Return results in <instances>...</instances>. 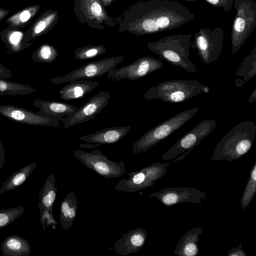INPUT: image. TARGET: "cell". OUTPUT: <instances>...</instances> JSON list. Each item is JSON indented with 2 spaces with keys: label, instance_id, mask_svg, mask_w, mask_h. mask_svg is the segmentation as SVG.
Wrapping results in <instances>:
<instances>
[{
  "label": "cell",
  "instance_id": "6da1fadb",
  "mask_svg": "<svg viewBox=\"0 0 256 256\" xmlns=\"http://www.w3.org/2000/svg\"><path fill=\"white\" fill-rule=\"evenodd\" d=\"M196 19L188 8L173 0H141L119 17V32L142 36L170 30Z\"/></svg>",
  "mask_w": 256,
  "mask_h": 256
},
{
  "label": "cell",
  "instance_id": "7a4b0ae2",
  "mask_svg": "<svg viewBox=\"0 0 256 256\" xmlns=\"http://www.w3.org/2000/svg\"><path fill=\"white\" fill-rule=\"evenodd\" d=\"M256 134V124L250 120L240 122L225 134L216 145L212 162L239 159L252 148Z\"/></svg>",
  "mask_w": 256,
  "mask_h": 256
},
{
  "label": "cell",
  "instance_id": "3957f363",
  "mask_svg": "<svg viewBox=\"0 0 256 256\" xmlns=\"http://www.w3.org/2000/svg\"><path fill=\"white\" fill-rule=\"evenodd\" d=\"M192 34L164 36L155 42L147 43L148 49L158 58L186 70L188 72L197 71L190 60Z\"/></svg>",
  "mask_w": 256,
  "mask_h": 256
},
{
  "label": "cell",
  "instance_id": "277c9868",
  "mask_svg": "<svg viewBox=\"0 0 256 256\" xmlns=\"http://www.w3.org/2000/svg\"><path fill=\"white\" fill-rule=\"evenodd\" d=\"M204 86L196 80H166L149 88L143 96L148 100L158 99L172 104L181 102L200 94Z\"/></svg>",
  "mask_w": 256,
  "mask_h": 256
},
{
  "label": "cell",
  "instance_id": "5b68a950",
  "mask_svg": "<svg viewBox=\"0 0 256 256\" xmlns=\"http://www.w3.org/2000/svg\"><path fill=\"white\" fill-rule=\"evenodd\" d=\"M198 109L199 107L195 106L182 111L155 126L133 144L132 153L146 152L182 127L196 114Z\"/></svg>",
  "mask_w": 256,
  "mask_h": 256
},
{
  "label": "cell",
  "instance_id": "8992f818",
  "mask_svg": "<svg viewBox=\"0 0 256 256\" xmlns=\"http://www.w3.org/2000/svg\"><path fill=\"white\" fill-rule=\"evenodd\" d=\"M236 14L230 34L232 55L242 47L256 26V2L254 0H234Z\"/></svg>",
  "mask_w": 256,
  "mask_h": 256
},
{
  "label": "cell",
  "instance_id": "52a82bcc",
  "mask_svg": "<svg viewBox=\"0 0 256 256\" xmlns=\"http://www.w3.org/2000/svg\"><path fill=\"white\" fill-rule=\"evenodd\" d=\"M74 12L78 21L96 30L114 28L119 22L108 14L100 0H74Z\"/></svg>",
  "mask_w": 256,
  "mask_h": 256
},
{
  "label": "cell",
  "instance_id": "ba28073f",
  "mask_svg": "<svg viewBox=\"0 0 256 256\" xmlns=\"http://www.w3.org/2000/svg\"><path fill=\"white\" fill-rule=\"evenodd\" d=\"M194 37L190 47L197 50L200 60L206 64L216 62L223 48L224 38L223 28L216 27L212 30L202 28L194 34Z\"/></svg>",
  "mask_w": 256,
  "mask_h": 256
},
{
  "label": "cell",
  "instance_id": "9c48e42d",
  "mask_svg": "<svg viewBox=\"0 0 256 256\" xmlns=\"http://www.w3.org/2000/svg\"><path fill=\"white\" fill-rule=\"evenodd\" d=\"M172 162L154 163L138 170L126 173L128 178L120 180L114 188L119 192H134L151 187L165 175Z\"/></svg>",
  "mask_w": 256,
  "mask_h": 256
},
{
  "label": "cell",
  "instance_id": "30bf717a",
  "mask_svg": "<svg viewBox=\"0 0 256 256\" xmlns=\"http://www.w3.org/2000/svg\"><path fill=\"white\" fill-rule=\"evenodd\" d=\"M73 152L74 156L85 166L106 178L120 177L126 173L122 160L116 162L109 160L98 148L92 152L81 150Z\"/></svg>",
  "mask_w": 256,
  "mask_h": 256
},
{
  "label": "cell",
  "instance_id": "8fae6325",
  "mask_svg": "<svg viewBox=\"0 0 256 256\" xmlns=\"http://www.w3.org/2000/svg\"><path fill=\"white\" fill-rule=\"evenodd\" d=\"M217 126L216 120L206 119L200 122L162 156L164 160H172L186 151H191Z\"/></svg>",
  "mask_w": 256,
  "mask_h": 256
},
{
  "label": "cell",
  "instance_id": "7c38bea8",
  "mask_svg": "<svg viewBox=\"0 0 256 256\" xmlns=\"http://www.w3.org/2000/svg\"><path fill=\"white\" fill-rule=\"evenodd\" d=\"M124 58L123 56H115L90 62L62 76L54 78L50 82L54 84H58L101 76L116 68Z\"/></svg>",
  "mask_w": 256,
  "mask_h": 256
},
{
  "label": "cell",
  "instance_id": "4fadbf2b",
  "mask_svg": "<svg viewBox=\"0 0 256 256\" xmlns=\"http://www.w3.org/2000/svg\"><path fill=\"white\" fill-rule=\"evenodd\" d=\"M0 114L18 122L32 126L58 127L62 115H52L33 112L12 105H0Z\"/></svg>",
  "mask_w": 256,
  "mask_h": 256
},
{
  "label": "cell",
  "instance_id": "5bb4252c",
  "mask_svg": "<svg viewBox=\"0 0 256 256\" xmlns=\"http://www.w3.org/2000/svg\"><path fill=\"white\" fill-rule=\"evenodd\" d=\"M163 65L161 61L153 56H144L130 64L108 72L107 78L116 82L124 79L134 80L160 69Z\"/></svg>",
  "mask_w": 256,
  "mask_h": 256
},
{
  "label": "cell",
  "instance_id": "9a60e30c",
  "mask_svg": "<svg viewBox=\"0 0 256 256\" xmlns=\"http://www.w3.org/2000/svg\"><path fill=\"white\" fill-rule=\"evenodd\" d=\"M110 94L100 92L72 114L62 119L63 129L94 120L108 106Z\"/></svg>",
  "mask_w": 256,
  "mask_h": 256
},
{
  "label": "cell",
  "instance_id": "2e32d148",
  "mask_svg": "<svg viewBox=\"0 0 256 256\" xmlns=\"http://www.w3.org/2000/svg\"><path fill=\"white\" fill-rule=\"evenodd\" d=\"M149 196L154 197L167 207L181 202L200 204L207 196L204 192L191 187L167 188L151 193Z\"/></svg>",
  "mask_w": 256,
  "mask_h": 256
},
{
  "label": "cell",
  "instance_id": "e0dca14e",
  "mask_svg": "<svg viewBox=\"0 0 256 256\" xmlns=\"http://www.w3.org/2000/svg\"><path fill=\"white\" fill-rule=\"evenodd\" d=\"M55 184V176L52 173L46 178L38 194V208L40 212V222L44 230L50 226L57 224L52 211L58 190Z\"/></svg>",
  "mask_w": 256,
  "mask_h": 256
},
{
  "label": "cell",
  "instance_id": "ac0fdd59",
  "mask_svg": "<svg viewBox=\"0 0 256 256\" xmlns=\"http://www.w3.org/2000/svg\"><path fill=\"white\" fill-rule=\"evenodd\" d=\"M147 236L146 230L142 228L130 230L116 241L114 249L120 256L136 253L144 246Z\"/></svg>",
  "mask_w": 256,
  "mask_h": 256
},
{
  "label": "cell",
  "instance_id": "d6986e66",
  "mask_svg": "<svg viewBox=\"0 0 256 256\" xmlns=\"http://www.w3.org/2000/svg\"><path fill=\"white\" fill-rule=\"evenodd\" d=\"M130 129V126H113L80 136L78 139L100 146L102 145L114 144L120 140L128 133Z\"/></svg>",
  "mask_w": 256,
  "mask_h": 256
},
{
  "label": "cell",
  "instance_id": "ffe728a7",
  "mask_svg": "<svg viewBox=\"0 0 256 256\" xmlns=\"http://www.w3.org/2000/svg\"><path fill=\"white\" fill-rule=\"evenodd\" d=\"M58 19V11L48 10L44 12L25 32V41L30 42L32 40L48 33L56 24Z\"/></svg>",
  "mask_w": 256,
  "mask_h": 256
},
{
  "label": "cell",
  "instance_id": "44dd1931",
  "mask_svg": "<svg viewBox=\"0 0 256 256\" xmlns=\"http://www.w3.org/2000/svg\"><path fill=\"white\" fill-rule=\"evenodd\" d=\"M99 85L96 81L86 79L72 80L61 89L60 97L64 100L82 98Z\"/></svg>",
  "mask_w": 256,
  "mask_h": 256
},
{
  "label": "cell",
  "instance_id": "7402d4cb",
  "mask_svg": "<svg viewBox=\"0 0 256 256\" xmlns=\"http://www.w3.org/2000/svg\"><path fill=\"white\" fill-rule=\"evenodd\" d=\"M25 32L20 28L8 26L0 33L2 41L6 45L8 52L18 53L27 49L32 42H26L24 40Z\"/></svg>",
  "mask_w": 256,
  "mask_h": 256
},
{
  "label": "cell",
  "instance_id": "603a6c76",
  "mask_svg": "<svg viewBox=\"0 0 256 256\" xmlns=\"http://www.w3.org/2000/svg\"><path fill=\"white\" fill-rule=\"evenodd\" d=\"M202 232L200 227L191 228L180 238L174 250L177 256H196L199 253L198 242Z\"/></svg>",
  "mask_w": 256,
  "mask_h": 256
},
{
  "label": "cell",
  "instance_id": "cb8c5ba5",
  "mask_svg": "<svg viewBox=\"0 0 256 256\" xmlns=\"http://www.w3.org/2000/svg\"><path fill=\"white\" fill-rule=\"evenodd\" d=\"M0 248L4 256H28L31 252L28 240L18 235L6 237Z\"/></svg>",
  "mask_w": 256,
  "mask_h": 256
},
{
  "label": "cell",
  "instance_id": "d4e9b609",
  "mask_svg": "<svg viewBox=\"0 0 256 256\" xmlns=\"http://www.w3.org/2000/svg\"><path fill=\"white\" fill-rule=\"evenodd\" d=\"M78 210V200L74 192H68L60 204V220L61 227L64 230L70 228Z\"/></svg>",
  "mask_w": 256,
  "mask_h": 256
},
{
  "label": "cell",
  "instance_id": "484cf974",
  "mask_svg": "<svg viewBox=\"0 0 256 256\" xmlns=\"http://www.w3.org/2000/svg\"><path fill=\"white\" fill-rule=\"evenodd\" d=\"M34 106L38 108V112L52 115H62L67 116L76 111L78 107L68 104L35 99L32 101Z\"/></svg>",
  "mask_w": 256,
  "mask_h": 256
},
{
  "label": "cell",
  "instance_id": "4316f807",
  "mask_svg": "<svg viewBox=\"0 0 256 256\" xmlns=\"http://www.w3.org/2000/svg\"><path fill=\"white\" fill-rule=\"evenodd\" d=\"M235 74L240 76L234 82L236 87L242 86L256 75V45L243 60Z\"/></svg>",
  "mask_w": 256,
  "mask_h": 256
},
{
  "label": "cell",
  "instance_id": "83f0119b",
  "mask_svg": "<svg viewBox=\"0 0 256 256\" xmlns=\"http://www.w3.org/2000/svg\"><path fill=\"white\" fill-rule=\"evenodd\" d=\"M36 166V163L32 162L12 174L2 184L0 188V194L14 190L22 186L27 180Z\"/></svg>",
  "mask_w": 256,
  "mask_h": 256
},
{
  "label": "cell",
  "instance_id": "f1b7e54d",
  "mask_svg": "<svg viewBox=\"0 0 256 256\" xmlns=\"http://www.w3.org/2000/svg\"><path fill=\"white\" fill-rule=\"evenodd\" d=\"M40 9L39 4L27 6L14 14L6 19V22L9 26L22 28L37 15Z\"/></svg>",
  "mask_w": 256,
  "mask_h": 256
},
{
  "label": "cell",
  "instance_id": "f546056e",
  "mask_svg": "<svg viewBox=\"0 0 256 256\" xmlns=\"http://www.w3.org/2000/svg\"><path fill=\"white\" fill-rule=\"evenodd\" d=\"M36 90L29 85L10 82L0 78V96H24L32 94Z\"/></svg>",
  "mask_w": 256,
  "mask_h": 256
},
{
  "label": "cell",
  "instance_id": "4dcf8cb0",
  "mask_svg": "<svg viewBox=\"0 0 256 256\" xmlns=\"http://www.w3.org/2000/svg\"><path fill=\"white\" fill-rule=\"evenodd\" d=\"M58 55V50L54 46L44 44L34 52L31 58L36 63L50 64L56 59Z\"/></svg>",
  "mask_w": 256,
  "mask_h": 256
},
{
  "label": "cell",
  "instance_id": "1f68e13d",
  "mask_svg": "<svg viewBox=\"0 0 256 256\" xmlns=\"http://www.w3.org/2000/svg\"><path fill=\"white\" fill-rule=\"evenodd\" d=\"M256 193V162L250 170L249 178L240 200V204L245 210L250 204Z\"/></svg>",
  "mask_w": 256,
  "mask_h": 256
},
{
  "label": "cell",
  "instance_id": "d6a6232c",
  "mask_svg": "<svg viewBox=\"0 0 256 256\" xmlns=\"http://www.w3.org/2000/svg\"><path fill=\"white\" fill-rule=\"evenodd\" d=\"M106 52V49L103 44L89 45L76 49L74 52V57L76 60H86Z\"/></svg>",
  "mask_w": 256,
  "mask_h": 256
},
{
  "label": "cell",
  "instance_id": "836d02e7",
  "mask_svg": "<svg viewBox=\"0 0 256 256\" xmlns=\"http://www.w3.org/2000/svg\"><path fill=\"white\" fill-rule=\"evenodd\" d=\"M24 212V208L18 206L0 210V229L10 224L20 218Z\"/></svg>",
  "mask_w": 256,
  "mask_h": 256
},
{
  "label": "cell",
  "instance_id": "e575fe53",
  "mask_svg": "<svg viewBox=\"0 0 256 256\" xmlns=\"http://www.w3.org/2000/svg\"><path fill=\"white\" fill-rule=\"evenodd\" d=\"M188 2H194L198 0H183ZM211 5L222 8L225 12H228L234 4L233 0H204Z\"/></svg>",
  "mask_w": 256,
  "mask_h": 256
},
{
  "label": "cell",
  "instance_id": "d590c367",
  "mask_svg": "<svg viewBox=\"0 0 256 256\" xmlns=\"http://www.w3.org/2000/svg\"><path fill=\"white\" fill-rule=\"evenodd\" d=\"M241 243L236 246L230 249L228 254V256H246L245 252L242 248Z\"/></svg>",
  "mask_w": 256,
  "mask_h": 256
},
{
  "label": "cell",
  "instance_id": "8d00e7d4",
  "mask_svg": "<svg viewBox=\"0 0 256 256\" xmlns=\"http://www.w3.org/2000/svg\"><path fill=\"white\" fill-rule=\"evenodd\" d=\"M13 76L11 71L4 66L0 64V78L9 79Z\"/></svg>",
  "mask_w": 256,
  "mask_h": 256
},
{
  "label": "cell",
  "instance_id": "74e56055",
  "mask_svg": "<svg viewBox=\"0 0 256 256\" xmlns=\"http://www.w3.org/2000/svg\"><path fill=\"white\" fill-rule=\"evenodd\" d=\"M5 162V152L4 146L0 139V169L3 168Z\"/></svg>",
  "mask_w": 256,
  "mask_h": 256
},
{
  "label": "cell",
  "instance_id": "f35d334b",
  "mask_svg": "<svg viewBox=\"0 0 256 256\" xmlns=\"http://www.w3.org/2000/svg\"><path fill=\"white\" fill-rule=\"evenodd\" d=\"M10 13L8 10L0 8V21L6 17Z\"/></svg>",
  "mask_w": 256,
  "mask_h": 256
},
{
  "label": "cell",
  "instance_id": "ab89813d",
  "mask_svg": "<svg viewBox=\"0 0 256 256\" xmlns=\"http://www.w3.org/2000/svg\"><path fill=\"white\" fill-rule=\"evenodd\" d=\"M256 100V88H255L250 94L248 100V102L250 103H254Z\"/></svg>",
  "mask_w": 256,
  "mask_h": 256
},
{
  "label": "cell",
  "instance_id": "60d3db41",
  "mask_svg": "<svg viewBox=\"0 0 256 256\" xmlns=\"http://www.w3.org/2000/svg\"><path fill=\"white\" fill-rule=\"evenodd\" d=\"M114 0H100L102 6L105 8L109 6Z\"/></svg>",
  "mask_w": 256,
  "mask_h": 256
},
{
  "label": "cell",
  "instance_id": "b9f144b4",
  "mask_svg": "<svg viewBox=\"0 0 256 256\" xmlns=\"http://www.w3.org/2000/svg\"><path fill=\"white\" fill-rule=\"evenodd\" d=\"M190 152V151H186V152H184V154H181V155L179 156H176V159L173 160L172 161V162H176L178 160H180L182 159L183 158H184V157L186 156V154H188Z\"/></svg>",
  "mask_w": 256,
  "mask_h": 256
},
{
  "label": "cell",
  "instance_id": "7bdbcfd3",
  "mask_svg": "<svg viewBox=\"0 0 256 256\" xmlns=\"http://www.w3.org/2000/svg\"><path fill=\"white\" fill-rule=\"evenodd\" d=\"M210 92V88L208 86H204L202 90V92L204 93H208Z\"/></svg>",
  "mask_w": 256,
  "mask_h": 256
},
{
  "label": "cell",
  "instance_id": "ee69618b",
  "mask_svg": "<svg viewBox=\"0 0 256 256\" xmlns=\"http://www.w3.org/2000/svg\"></svg>",
  "mask_w": 256,
  "mask_h": 256
}]
</instances>
